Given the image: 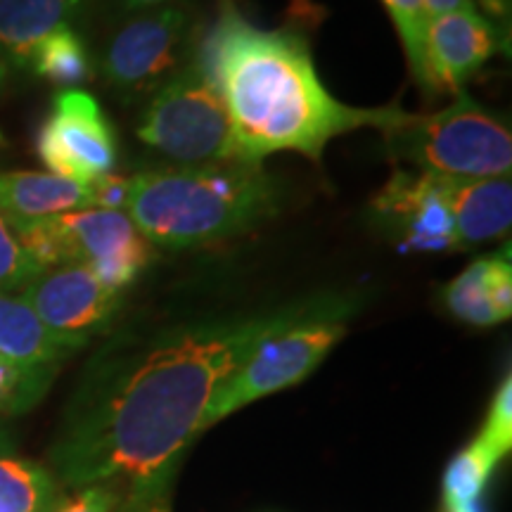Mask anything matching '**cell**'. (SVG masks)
Here are the masks:
<instances>
[{
    "mask_svg": "<svg viewBox=\"0 0 512 512\" xmlns=\"http://www.w3.org/2000/svg\"><path fill=\"white\" fill-rule=\"evenodd\" d=\"M328 292L178 323L112 347L76 389L50 460L69 489L107 486L119 512H157L216 389L275 332L337 304Z\"/></svg>",
    "mask_w": 512,
    "mask_h": 512,
    "instance_id": "1",
    "label": "cell"
},
{
    "mask_svg": "<svg viewBox=\"0 0 512 512\" xmlns=\"http://www.w3.org/2000/svg\"><path fill=\"white\" fill-rule=\"evenodd\" d=\"M195 64L221 95L247 164L278 152L320 162L332 138L366 126L384 131L406 112L339 102L320 81L309 41L299 31L254 27L233 5H223Z\"/></svg>",
    "mask_w": 512,
    "mask_h": 512,
    "instance_id": "2",
    "label": "cell"
},
{
    "mask_svg": "<svg viewBox=\"0 0 512 512\" xmlns=\"http://www.w3.org/2000/svg\"><path fill=\"white\" fill-rule=\"evenodd\" d=\"M280 183L261 164L162 166L128 178L126 214L152 245L195 249L240 238L273 219Z\"/></svg>",
    "mask_w": 512,
    "mask_h": 512,
    "instance_id": "3",
    "label": "cell"
},
{
    "mask_svg": "<svg viewBox=\"0 0 512 512\" xmlns=\"http://www.w3.org/2000/svg\"><path fill=\"white\" fill-rule=\"evenodd\" d=\"M382 138L394 162H408L425 174L510 178L512 171L510 128L467 91L439 112H403Z\"/></svg>",
    "mask_w": 512,
    "mask_h": 512,
    "instance_id": "4",
    "label": "cell"
},
{
    "mask_svg": "<svg viewBox=\"0 0 512 512\" xmlns=\"http://www.w3.org/2000/svg\"><path fill=\"white\" fill-rule=\"evenodd\" d=\"M19 242L43 271L83 266L124 292L155 261V245L126 211L81 209L15 228Z\"/></svg>",
    "mask_w": 512,
    "mask_h": 512,
    "instance_id": "5",
    "label": "cell"
},
{
    "mask_svg": "<svg viewBox=\"0 0 512 512\" xmlns=\"http://www.w3.org/2000/svg\"><path fill=\"white\" fill-rule=\"evenodd\" d=\"M356 306V294H344L337 304L264 339L211 396L200 422V434L249 403L306 380L347 335Z\"/></svg>",
    "mask_w": 512,
    "mask_h": 512,
    "instance_id": "6",
    "label": "cell"
},
{
    "mask_svg": "<svg viewBox=\"0 0 512 512\" xmlns=\"http://www.w3.org/2000/svg\"><path fill=\"white\" fill-rule=\"evenodd\" d=\"M136 136L176 166L242 162L226 105L195 62L150 95Z\"/></svg>",
    "mask_w": 512,
    "mask_h": 512,
    "instance_id": "7",
    "label": "cell"
},
{
    "mask_svg": "<svg viewBox=\"0 0 512 512\" xmlns=\"http://www.w3.org/2000/svg\"><path fill=\"white\" fill-rule=\"evenodd\" d=\"M190 31V15L178 5L136 12L102 50L100 72L121 98L152 95L181 72Z\"/></svg>",
    "mask_w": 512,
    "mask_h": 512,
    "instance_id": "8",
    "label": "cell"
},
{
    "mask_svg": "<svg viewBox=\"0 0 512 512\" xmlns=\"http://www.w3.org/2000/svg\"><path fill=\"white\" fill-rule=\"evenodd\" d=\"M48 174L91 188L114 174L119 140L100 102L86 91H60L36 138Z\"/></svg>",
    "mask_w": 512,
    "mask_h": 512,
    "instance_id": "9",
    "label": "cell"
},
{
    "mask_svg": "<svg viewBox=\"0 0 512 512\" xmlns=\"http://www.w3.org/2000/svg\"><path fill=\"white\" fill-rule=\"evenodd\" d=\"M19 297L57 342L72 351L105 332L124 304V292L83 266L48 268L22 287Z\"/></svg>",
    "mask_w": 512,
    "mask_h": 512,
    "instance_id": "10",
    "label": "cell"
},
{
    "mask_svg": "<svg viewBox=\"0 0 512 512\" xmlns=\"http://www.w3.org/2000/svg\"><path fill=\"white\" fill-rule=\"evenodd\" d=\"M370 211L389 238L408 252L441 254L463 249L434 174H408L396 169L373 197Z\"/></svg>",
    "mask_w": 512,
    "mask_h": 512,
    "instance_id": "11",
    "label": "cell"
},
{
    "mask_svg": "<svg viewBox=\"0 0 512 512\" xmlns=\"http://www.w3.org/2000/svg\"><path fill=\"white\" fill-rule=\"evenodd\" d=\"M498 31L477 10H458L430 19L427 62L439 91L460 93L498 50Z\"/></svg>",
    "mask_w": 512,
    "mask_h": 512,
    "instance_id": "12",
    "label": "cell"
},
{
    "mask_svg": "<svg viewBox=\"0 0 512 512\" xmlns=\"http://www.w3.org/2000/svg\"><path fill=\"white\" fill-rule=\"evenodd\" d=\"M437 183L451 211L460 247L467 249L482 242L508 238L512 226L510 178L437 176Z\"/></svg>",
    "mask_w": 512,
    "mask_h": 512,
    "instance_id": "13",
    "label": "cell"
},
{
    "mask_svg": "<svg viewBox=\"0 0 512 512\" xmlns=\"http://www.w3.org/2000/svg\"><path fill=\"white\" fill-rule=\"evenodd\" d=\"M93 209V190L48 171H0V216L12 228L67 211Z\"/></svg>",
    "mask_w": 512,
    "mask_h": 512,
    "instance_id": "14",
    "label": "cell"
},
{
    "mask_svg": "<svg viewBox=\"0 0 512 512\" xmlns=\"http://www.w3.org/2000/svg\"><path fill=\"white\" fill-rule=\"evenodd\" d=\"M83 0H0V55L27 69L31 53L43 38L62 27H74Z\"/></svg>",
    "mask_w": 512,
    "mask_h": 512,
    "instance_id": "15",
    "label": "cell"
},
{
    "mask_svg": "<svg viewBox=\"0 0 512 512\" xmlns=\"http://www.w3.org/2000/svg\"><path fill=\"white\" fill-rule=\"evenodd\" d=\"M74 351L57 342L22 297L0 292V361L60 370Z\"/></svg>",
    "mask_w": 512,
    "mask_h": 512,
    "instance_id": "16",
    "label": "cell"
},
{
    "mask_svg": "<svg viewBox=\"0 0 512 512\" xmlns=\"http://www.w3.org/2000/svg\"><path fill=\"white\" fill-rule=\"evenodd\" d=\"M27 69L62 91H81L93 76L91 53L74 27H62L43 38L31 53Z\"/></svg>",
    "mask_w": 512,
    "mask_h": 512,
    "instance_id": "17",
    "label": "cell"
},
{
    "mask_svg": "<svg viewBox=\"0 0 512 512\" xmlns=\"http://www.w3.org/2000/svg\"><path fill=\"white\" fill-rule=\"evenodd\" d=\"M57 503L60 491L46 467L0 456V512H53Z\"/></svg>",
    "mask_w": 512,
    "mask_h": 512,
    "instance_id": "18",
    "label": "cell"
},
{
    "mask_svg": "<svg viewBox=\"0 0 512 512\" xmlns=\"http://www.w3.org/2000/svg\"><path fill=\"white\" fill-rule=\"evenodd\" d=\"M501 456L479 437L472 439L444 472V508H465L484 503L489 479L494 477Z\"/></svg>",
    "mask_w": 512,
    "mask_h": 512,
    "instance_id": "19",
    "label": "cell"
},
{
    "mask_svg": "<svg viewBox=\"0 0 512 512\" xmlns=\"http://www.w3.org/2000/svg\"><path fill=\"white\" fill-rule=\"evenodd\" d=\"M382 3L389 17H392L396 31H399L413 81L430 98H434L441 91L430 72V62H427V27H430V17H427L425 0H382Z\"/></svg>",
    "mask_w": 512,
    "mask_h": 512,
    "instance_id": "20",
    "label": "cell"
},
{
    "mask_svg": "<svg viewBox=\"0 0 512 512\" xmlns=\"http://www.w3.org/2000/svg\"><path fill=\"white\" fill-rule=\"evenodd\" d=\"M484 268L486 256L467 266L444 290L446 309L458 320L475 325V328H491V325L503 323V318L498 316V311L489 302V294H486Z\"/></svg>",
    "mask_w": 512,
    "mask_h": 512,
    "instance_id": "21",
    "label": "cell"
},
{
    "mask_svg": "<svg viewBox=\"0 0 512 512\" xmlns=\"http://www.w3.org/2000/svg\"><path fill=\"white\" fill-rule=\"evenodd\" d=\"M60 370L22 366V363L0 361V415H22L31 411Z\"/></svg>",
    "mask_w": 512,
    "mask_h": 512,
    "instance_id": "22",
    "label": "cell"
},
{
    "mask_svg": "<svg viewBox=\"0 0 512 512\" xmlns=\"http://www.w3.org/2000/svg\"><path fill=\"white\" fill-rule=\"evenodd\" d=\"M43 268L19 242L15 228L0 216V292H15L38 278Z\"/></svg>",
    "mask_w": 512,
    "mask_h": 512,
    "instance_id": "23",
    "label": "cell"
},
{
    "mask_svg": "<svg viewBox=\"0 0 512 512\" xmlns=\"http://www.w3.org/2000/svg\"><path fill=\"white\" fill-rule=\"evenodd\" d=\"M486 444H489L498 456L505 458L512 448V380L505 375V380L498 384L494 401L489 406V415L479 432Z\"/></svg>",
    "mask_w": 512,
    "mask_h": 512,
    "instance_id": "24",
    "label": "cell"
},
{
    "mask_svg": "<svg viewBox=\"0 0 512 512\" xmlns=\"http://www.w3.org/2000/svg\"><path fill=\"white\" fill-rule=\"evenodd\" d=\"M484 285L489 302L498 311V316L508 320L512 316V261L510 245H505L501 252L486 256L484 268Z\"/></svg>",
    "mask_w": 512,
    "mask_h": 512,
    "instance_id": "25",
    "label": "cell"
},
{
    "mask_svg": "<svg viewBox=\"0 0 512 512\" xmlns=\"http://www.w3.org/2000/svg\"><path fill=\"white\" fill-rule=\"evenodd\" d=\"M117 510V496L107 486H86L55 505L53 512H112Z\"/></svg>",
    "mask_w": 512,
    "mask_h": 512,
    "instance_id": "26",
    "label": "cell"
},
{
    "mask_svg": "<svg viewBox=\"0 0 512 512\" xmlns=\"http://www.w3.org/2000/svg\"><path fill=\"white\" fill-rule=\"evenodd\" d=\"M425 10L427 17H441L448 15V12H458V10H477L475 0H425Z\"/></svg>",
    "mask_w": 512,
    "mask_h": 512,
    "instance_id": "27",
    "label": "cell"
},
{
    "mask_svg": "<svg viewBox=\"0 0 512 512\" xmlns=\"http://www.w3.org/2000/svg\"><path fill=\"white\" fill-rule=\"evenodd\" d=\"M117 5L126 12H143L164 8V5H174V0H117Z\"/></svg>",
    "mask_w": 512,
    "mask_h": 512,
    "instance_id": "28",
    "label": "cell"
},
{
    "mask_svg": "<svg viewBox=\"0 0 512 512\" xmlns=\"http://www.w3.org/2000/svg\"><path fill=\"white\" fill-rule=\"evenodd\" d=\"M12 451V439L10 434L0 427V456H8V453Z\"/></svg>",
    "mask_w": 512,
    "mask_h": 512,
    "instance_id": "29",
    "label": "cell"
},
{
    "mask_svg": "<svg viewBox=\"0 0 512 512\" xmlns=\"http://www.w3.org/2000/svg\"><path fill=\"white\" fill-rule=\"evenodd\" d=\"M444 512H489L484 503L479 505H465V508H444Z\"/></svg>",
    "mask_w": 512,
    "mask_h": 512,
    "instance_id": "30",
    "label": "cell"
},
{
    "mask_svg": "<svg viewBox=\"0 0 512 512\" xmlns=\"http://www.w3.org/2000/svg\"><path fill=\"white\" fill-rule=\"evenodd\" d=\"M5 81H8V62H5V57L0 55V88L5 86Z\"/></svg>",
    "mask_w": 512,
    "mask_h": 512,
    "instance_id": "31",
    "label": "cell"
}]
</instances>
